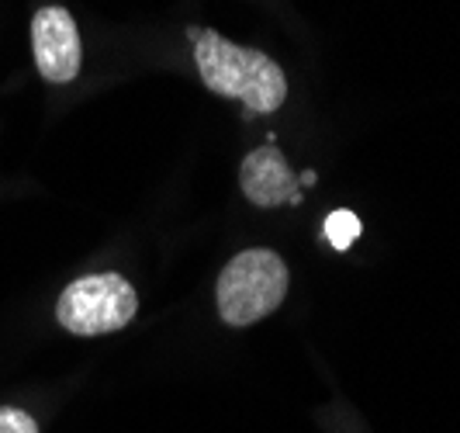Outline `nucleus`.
I'll use <instances>...</instances> for the list:
<instances>
[{
	"label": "nucleus",
	"instance_id": "obj_1",
	"mask_svg": "<svg viewBox=\"0 0 460 433\" xmlns=\"http://www.w3.org/2000/svg\"><path fill=\"white\" fill-rule=\"evenodd\" d=\"M187 35L194 39V63H198V73H201L208 91L246 104L250 114H270L284 104L288 77L267 52L232 46L229 39H222L211 28L208 32L190 28Z\"/></svg>",
	"mask_w": 460,
	"mask_h": 433
},
{
	"label": "nucleus",
	"instance_id": "obj_2",
	"mask_svg": "<svg viewBox=\"0 0 460 433\" xmlns=\"http://www.w3.org/2000/svg\"><path fill=\"white\" fill-rule=\"evenodd\" d=\"M288 295V267L274 250H243L218 277V312L229 326H253Z\"/></svg>",
	"mask_w": 460,
	"mask_h": 433
},
{
	"label": "nucleus",
	"instance_id": "obj_3",
	"mask_svg": "<svg viewBox=\"0 0 460 433\" xmlns=\"http://www.w3.org/2000/svg\"><path fill=\"white\" fill-rule=\"evenodd\" d=\"M138 309L136 288L121 274H91L59 295L56 320L76 337H101L128 326Z\"/></svg>",
	"mask_w": 460,
	"mask_h": 433
},
{
	"label": "nucleus",
	"instance_id": "obj_4",
	"mask_svg": "<svg viewBox=\"0 0 460 433\" xmlns=\"http://www.w3.org/2000/svg\"><path fill=\"white\" fill-rule=\"evenodd\" d=\"M35 67L49 84H69L80 73V32L66 7H42L31 22Z\"/></svg>",
	"mask_w": 460,
	"mask_h": 433
},
{
	"label": "nucleus",
	"instance_id": "obj_5",
	"mask_svg": "<svg viewBox=\"0 0 460 433\" xmlns=\"http://www.w3.org/2000/svg\"><path fill=\"white\" fill-rule=\"evenodd\" d=\"M243 194L260 208H277V205H298L301 191L298 181L291 174V167L284 160V153L274 142H267L263 149H253L243 160Z\"/></svg>",
	"mask_w": 460,
	"mask_h": 433
},
{
	"label": "nucleus",
	"instance_id": "obj_6",
	"mask_svg": "<svg viewBox=\"0 0 460 433\" xmlns=\"http://www.w3.org/2000/svg\"><path fill=\"white\" fill-rule=\"evenodd\" d=\"M360 219L353 215V212H332L329 219H325V239L336 247V250H349V243H357V236H360Z\"/></svg>",
	"mask_w": 460,
	"mask_h": 433
},
{
	"label": "nucleus",
	"instance_id": "obj_7",
	"mask_svg": "<svg viewBox=\"0 0 460 433\" xmlns=\"http://www.w3.org/2000/svg\"><path fill=\"white\" fill-rule=\"evenodd\" d=\"M0 433H39V423L24 410H0Z\"/></svg>",
	"mask_w": 460,
	"mask_h": 433
},
{
	"label": "nucleus",
	"instance_id": "obj_8",
	"mask_svg": "<svg viewBox=\"0 0 460 433\" xmlns=\"http://www.w3.org/2000/svg\"><path fill=\"white\" fill-rule=\"evenodd\" d=\"M298 184H315V170H305L298 177Z\"/></svg>",
	"mask_w": 460,
	"mask_h": 433
}]
</instances>
